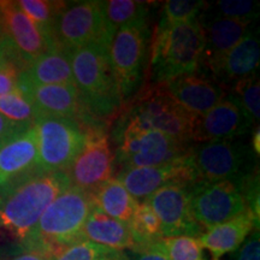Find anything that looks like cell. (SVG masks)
Here are the masks:
<instances>
[{"label": "cell", "instance_id": "41", "mask_svg": "<svg viewBox=\"0 0 260 260\" xmlns=\"http://www.w3.org/2000/svg\"><path fill=\"white\" fill-rule=\"evenodd\" d=\"M107 260H129V255L126 254L125 252H117L115 255L113 256H111V258L110 259H107Z\"/></svg>", "mask_w": 260, "mask_h": 260}, {"label": "cell", "instance_id": "8", "mask_svg": "<svg viewBox=\"0 0 260 260\" xmlns=\"http://www.w3.org/2000/svg\"><path fill=\"white\" fill-rule=\"evenodd\" d=\"M38 168L42 172H67L86 141L87 129L75 119L39 116L34 122Z\"/></svg>", "mask_w": 260, "mask_h": 260}, {"label": "cell", "instance_id": "25", "mask_svg": "<svg viewBox=\"0 0 260 260\" xmlns=\"http://www.w3.org/2000/svg\"><path fill=\"white\" fill-rule=\"evenodd\" d=\"M90 195L96 209L125 224L130 222L139 206V201L129 194L121 182L113 177Z\"/></svg>", "mask_w": 260, "mask_h": 260}, {"label": "cell", "instance_id": "43", "mask_svg": "<svg viewBox=\"0 0 260 260\" xmlns=\"http://www.w3.org/2000/svg\"><path fill=\"white\" fill-rule=\"evenodd\" d=\"M0 41H2V24H0Z\"/></svg>", "mask_w": 260, "mask_h": 260}, {"label": "cell", "instance_id": "11", "mask_svg": "<svg viewBox=\"0 0 260 260\" xmlns=\"http://www.w3.org/2000/svg\"><path fill=\"white\" fill-rule=\"evenodd\" d=\"M190 210L201 229L209 230L248 210L242 191L230 181H198L190 186Z\"/></svg>", "mask_w": 260, "mask_h": 260}, {"label": "cell", "instance_id": "13", "mask_svg": "<svg viewBox=\"0 0 260 260\" xmlns=\"http://www.w3.org/2000/svg\"><path fill=\"white\" fill-rule=\"evenodd\" d=\"M113 161L106 133L95 126L88 128L82 149L67 170L70 184L93 193L112 178Z\"/></svg>", "mask_w": 260, "mask_h": 260}, {"label": "cell", "instance_id": "32", "mask_svg": "<svg viewBox=\"0 0 260 260\" xmlns=\"http://www.w3.org/2000/svg\"><path fill=\"white\" fill-rule=\"evenodd\" d=\"M207 5L206 2H190V0H170L164 3L161 11V19L158 25L183 24L199 17L201 11Z\"/></svg>", "mask_w": 260, "mask_h": 260}, {"label": "cell", "instance_id": "20", "mask_svg": "<svg viewBox=\"0 0 260 260\" xmlns=\"http://www.w3.org/2000/svg\"><path fill=\"white\" fill-rule=\"evenodd\" d=\"M164 84L169 94L191 115L200 117L226 96L218 83L197 73L182 75Z\"/></svg>", "mask_w": 260, "mask_h": 260}, {"label": "cell", "instance_id": "16", "mask_svg": "<svg viewBox=\"0 0 260 260\" xmlns=\"http://www.w3.org/2000/svg\"><path fill=\"white\" fill-rule=\"evenodd\" d=\"M18 89L30 100L39 116L75 119L83 124L93 116L84 107L73 84H32L18 81Z\"/></svg>", "mask_w": 260, "mask_h": 260}, {"label": "cell", "instance_id": "7", "mask_svg": "<svg viewBox=\"0 0 260 260\" xmlns=\"http://www.w3.org/2000/svg\"><path fill=\"white\" fill-rule=\"evenodd\" d=\"M126 116L135 118L146 128L187 145H190L198 119L181 106L161 83H154L142 90Z\"/></svg>", "mask_w": 260, "mask_h": 260}, {"label": "cell", "instance_id": "15", "mask_svg": "<svg viewBox=\"0 0 260 260\" xmlns=\"http://www.w3.org/2000/svg\"><path fill=\"white\" fill-rule=\"evenodd\" d=\"M116 178L133 198L142 201L167 184H194L198 182L197 170L190 152L180 160L161 167L122 169Z\"/></svg>", "mask_w": 260, "mask_h": 260}, {"label": "cell", "instance_id": "33", "mask_svg": "<svg viewBox=\"0 0 260 260\" xmlns=\"http://www.w3.org/2000/svg\"><path fill=\"white\" fill-rule=\"evenodd\" d=\"M206 8L223 17L254 23L259 17L260 5L253 0H218L213 5L207 4Z\"/></svg>", "mask_w": 260, "mask_h": 260}, {"label": "cell", "instance_id": "34", "mask_svg": "<svg viewBox=\"0 0 260 260\" xmlns=\"http://www.w3.org/2000/svg\"><path fill=\"white\" fill-rule=\"evenodd\" d=\"M117 252L119 251L82 240L67 247L53 260H107Z\"/></svg>", "mask_w": 260, "mask_h": 260}, {"label": "cell", "instance_id": "29", "mask_svg": "<svg viewBox=\"0 0 260 260\" xmlns=\"http://www.w3.org/2000/svg\"><path fill=\"white\" fill-rule=\"evenodd\" d=\"M241 107L253 125L258 124L260 116V82L258 73L236 81L228 94Z\"/></svg>", "mask_w": 260, "mask_h": 260}, {"label": "cell", "instance_id": "36", "mask_svg": "<svg viewBox=\"0 0 260 260\" xmlns=\"http://www.w3.org/2000/svg\"><path fill=\"white\" fill-rule=\"evenodd\" d=\"M233 260H260V236L259 229H254L247 237L236 253Z\"/></svg>", "mask_w": 260, "mask_h": 260}, {"label": "cell", "instance_id": "26", "mask_svg": "<svg viewBox=\"0 0 260 260\" xmlns=\"http://www.w3.org/2000/svg\"><path fill=\"white\" fill-rule=\"evenodd\" d=\"M109 34L125 25L147 23L148 3L136 0H106L99 2Z\"/></svg>", "mask_w": 260, "mask_h": 260}, {"label": "cell", "instance_id": "3", "mask_svg": "<svg viewBox=\"0 0 260 260\" xmlns=\"http://www.w3.org/2000/svg\"><path fill=\"white\" fill-rule=\"evenodd\" d=\"M111 40H100L70 51L74 86L93 117L110 115L121 105L109 59Z\"/></svg>", "mask_w": 260, "mask_h": 260}, {"label": "cell", "instance_id": "17", "mask_svg": "<svg viewBox=\"0 0 260 260\" xmlns=\"http://www.w3.org/2000/svg\"><path fill=\"white\" fill-rule=\"evenodd\" d=\"M253 126L241 107L226 96L209 112L198 117L191 141L198 144L240 139Z\"/></svg>", "mask_w": 260, "mask_h": 260}, {"label": "cell", "instance_id": "28", "mask_svg": "<svg viewBox=\"0 0 260 260\" xmlns=\"http://www.w3.org/2000/svg\"><path fill=\"white\" fill-rule=\"evenodd\" d=\"M16 3L24 15L37 25L39 30L53 44L51 37L52 28L68 3L52 0H18Z\"/></svg>", "mask_w": 260, "mask_h": 260}, {"label": "cell", "instance_id": "2", "mask_svg": "<svg viewBox=\"0 0 260 260\" xmlns=\"http://www.w3.org/2000/svg\"><path fill=\"white\" fill-rule=\"evenodd\" d=\"M93 207L90 193L70 186L48 205L22 249L53 259L67 247L82 241V228Z\"/></svg>", "mask_w": 260, "mask_h": 260}, {"label": "cell", "instance_id": "21", "mask_svg": "<svg viewBox=\"0 0 260 260\" xmlns=\"http://www.w3.org/2000/svg\"><path fill=\"white\" fill-rule=\"evenodd\" d=\"M38 169L34 125L0 144V187Z\"/></svg>", "mask_w": 260, "mask_h": 260}, {"label": "cell", "instance_id": "27", "mask_svg": "<svg viewBox=\"0 0 260 260\" xmlns=\"http://www.w3.org/2000/svg\"><path fill=\"white\" fill-rule=\"evenodd\" d=\"M128 226L134 241L133 251H141L149 246H153L162 239L160 222L151 205L146 200L139 203L138 209L133 214Z\"/></svg>", "mask_w": 260, "mask_h": 260}, {"label": "cell", "instance_id": "40", "mask_svg": "<svg viewBox=\"0 0 260 260\" xmlns=\"http://www.w3.org/2000/svg\"><path fill=\"white\" fill-rule=\"evenodd\" d=\"M252 151L254 152V154L258 157L260 153V132L259 126L256 125L254 129V133H253V139H252Z\"/></svg>", "mask_w": 260, "mask_h": 260}, {"label": "cell", "instance_id": "31", "mask_svg": "<svg viewBox=\"0 0 260 260\" xmlns=\"http://www.w3.org/2000/svg\"><path fill=\"white\" fill-rule=\"evenodd\" d=\"M159 246L169 260H207L200 240L193 236L165 237Z\"/></svg>", "mask_w": 260, "mask_h": 260}, {"label": "cell", "instance_id": "12", "mask_svg": "<svg viewBox=\"0 0 260 260\" xmlns=\"http://www.w3.org/2000/svg\"><path fill=\"white\" fill-rule=\"evenodd\" d=\"M54 46L71 51L100 40H111L99 2L68 3L52 28Z\"/></svg>", "mask_w": 260, "mask_h": 260}, {"label": "cell", "instance_id": "4", "mask_svg": "<svg viewBox=\"0 0 260 260\" xmlns=\"http://www.w3.org/2000/svg\"><path fill=\"white\" fill-rule=\"evenodd\" d=\"M205 47L199 21L157 25L151 41V69L154 83H167L182 75L194 74L201 67Z\"/></svg>", "mask_w": 260, "mask_h": 260}, {"label": "cell", "instance_id": "6", "mask_svg": "<svg viewBox=\"0 0 260 260\" xmlns=\"http://www.w3.org/2000/svg\"><path fill=\"white\" fill-rule=\"evenodd\" d=\"M190 153L198 181H230L240 189L243 182L258 171L254 152L240 139L191 146Z\"/></svg>", "mask_w": 260, "mask_h": 260}, {"label": "cell", "instance_id": "22", "mask_svg": "<svg viewBox=\"0 0 260 260\" xmlns=\"http://www.w3.org/2000/svg\"><path fill=\"white\" fill-rule=\"evenodd\" d=\"M254 229H259V218L248 209L235 218L204 232L199 240L211 259L219 260L228 253L235 252Z\"/></svg>", "mask_w": 260, "mask_h": 260}, {"label": "cell", "instance_id": "18", "mask_svg": "<svg viewBox=\"0 0 260 260\" xmlns=\"http://www.w3.org/2000/svg\"><path fill=\"white\" fill-rule=\"evenodd\" d=\"M206 6L198 17L205 39L201 59V65L205 68L218 60L223 54L236 46L254 25V23L249 22L223 17L210 11Z\"/></svg>", "mask_w": 260, "mask_h": 260}, {"label": "cell", "instance_id": "42", "mask_svg": "<svg viewBox=\"0 0 260 260\" xmlns=\"http://www.w3.org/2000/svg\"><path fill=\"white\" fill-rule=\"evenodd\" d=\"M5 59H8V57L5 56L4 51H3V47H2V41H0V63H2V61H3V60H5Z\"/></svg>", "mask_w": 260, "mask_h": 260}, {"label": "cell", "instance_id": "5", "mask_svg": "<svg viewBox=\"0 0 260 260\" xmlns=\"http://www.w3.org/2000/svg\"><path fill=\"white\" fill-rule=\"evenodd\" d=\"M116 159L122 169L161 167L177 161L190 152L191 146L176 141L157 130L146 128L126 116L118 133Z\"/></svg>", "mask_w": 260, "mask_h": 260}, {"label": "cell", "instance_id": "30", "mask_svg": "<svg viewBox=\"0 0 260 260\" xmlns=\"http://www.w3.org/2000/svg\"><path fill=\"white\" fill-rule=\"evenodd\" d=\"M0 115L24 125H34L38 117L30 100L19 89L0 96Z\"/></svg>", "mask_w": 260, "mask_h": 260}, {"label": "cell", "instance_id": "14", "mask_svg": "<svg viewBox=\"0 0 260 260\" xmlns=\"http://www.w3.org/2000/svg\"><path fill=\"white\" fill-rule=\"evenodd\" d=\"M190 186L183 183L167 184L146 199L160 222L162 239L175 236L198 237L204 234L191 214Z\"/></svg>", "mask_w": 260, "mask_h": 260}, {"label": "cell", "instance_id": "24", "mask_svg": "<svg viewBox=\"0 0 260 260\" xmlns=\"http://www.w3.org/2000/svg\"><path fill=\"white\" fill-rule=\"evenodd\" d=\"M82 240L115 251L134 249V241L128 224L107 216L95 206L90 211L82 228Z\"/></svg>", "mask_w": 260, "mask_h": 260}, {"label": "cell", "instance_id": "23", "mask_svg": "<svg viewBox=\"0 0 260 260\" xmlns=\"http://www.w3.org/2000/svg\"><path fill=\"white\" fill-rule=\"evenodd\" d=\"M18 81L32 84H73L70 51L53 47L18 75Z\"/></svg>", "mask_w": 260, "mask_h": 260}, {"label": "cell", "instance_id": "9", "mask_svg": "<svg viewBox=\"0 0 260 260\" xmlns=\"http://www.w3.org/2000/svg\"><path fill=\"white\" fill-rule=\"evenodd\" d=\"M2 47L5 56L19 70L56 47L11 0H0Z\"/></svg>", "mask_w": 260, "mask_h": 260}, {"label": "cell", "instance_id": "39", "mask_svg": "<svg viewBox=\"0 0 260 260\" xmlns=\"http://www.w3.org/2000/svg\"><path fill=\"white\" fill-rule=\"evenodd\" d=\"M8 260H53L48 258L46 255H42L40 253L35 252H23L19 255H16L14 258L8 259Z\"/></svg>", "mask_w": 260, "mask_h": 260}, {"label": "cell", "instance_id": "38", "mask_svg": "<svg viewBox=\"0 0 260 260\" xmlns=\"http://www.w3.org/2000/svg\"><path fill=\"white\" fill-rule=\"evenodd\" d=\"M129 260H169V258L162 252L159 242H157L153 246H149L141 251H134V254Z\"/></svg>", "mask_w": 260, "mask_h": 260}, {"label": "cell", "instance_id": "35", "mask_svg": "<svg viewBox=\"0 0 260 260\" xmlns=\"http://www.w3.org/2000/svg\"><path fill=\"white\" fill-rule=\"evenodd\" d=\"M21 70L9 59L0 63V96L18 89V75Z\"/></svg>", "mask_w": 260, "mask_h": 260}, {"label": "cell", "instance_id": "37", "mask_svg": "<svg viewBox=\"0 0 260 260\" xmlns=\"http://www.w3.org/2000/svg\"><path fill=\"white\" fill-rule=\"evenodd\" d=\"M32 125H24V124H18L10 119L6 118L3 115H0V144L5 140H8L12 136L19 134V133L24 132L30 128Z\"/></svg>", "mask_w": 260, "mask_h": 260}, {"label": "cell", "instance_id": "19", "mask_svg": "<svg viewBox=\"0 0 260 260\" xmlns=\"http://www.w3.org/2000/svg\"><path fill=\"white\" fill-rule=\"evenodd\" d=\"M260 61L259 29L253 28L236 46L223 54L205 69L210 71L222 88L233 86L236 81L258 73Z\"/></svg>", "mask_w": 260, "mask_h": 260}, {"label": "cell", "instance_id": "10", "mask_svg": "<svg viewBox=\"0 0 260 260\" xmlns=\"http://www.w3.org/2000/svg\"><path fill=\"white\" fill-rule=\"evenodd\" d=\"M147 23H144L125 25L112 35L109 59L122 100L134 92L141 77L147 50Z\"/></svg>", "mask_w": 260, "mask_h": 260}, {"label": "cell", "instance_id": "1", "mask_svg": "<svg viewBox=\"0 0 260 260\" xmlns=\"http://www.w3.org/2000/svg\"><path fill=\"white\" fill-rule=\"evenodd\" d=\"M70 186L67 172L38 169L0 187V235L22 246L48 205Z\"/></svg>", "mask_w": 260, "mask_h": 260}]
</instances>
